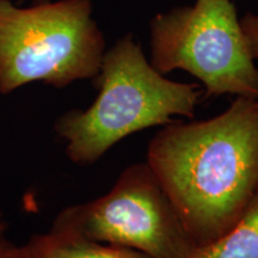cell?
Wrapping results in <instances>:
<instances>
[{"mask_svg":"<svg viewBox=\"0 0 258 258\" xmlns=\"http://www.w3.org/2000/svg\"><path fill=\"white\" fill-rule=\"evenodd\" d=\"M151 63L166 74L185 71L206 96L258 98V69L232 0H196L151 22Z\"/></svg>","mask_w":258,"mask_h":258,"instance_id":"obj_4","label":"cell"},{"mask_svg":"<svg viewBox=\"0 0 258 258\" xmlns=\"http://www.w3.org/2000/svg\"><path fill=\"white\" fill-rule=\"evenodd\" d=\"M91 0L38 3L22 9L0 0V93L41 82L62 89L93 79L105 53Z\"/></svg>","mask_w":258,"mask_h":258,"instance_id":"obj_3","label":"cell"},{"mask_svg":"<svg viewBox=\"0 0 258 258\" xmlns=\"http://www.w3.org/2000/svg\"><path fill=\"white\" fill-rule=\"evenodd\" d=\"M240 25L251 55L256 60L258 59V15L246 14L240 19Z\"/></svg>","mask_w":258,"mask_h":258,"instance_id":"obj_8","label":"cell"},{"mask_svg":"<svg viewBox=\"0 0 258 258\" xmlns=\"http://www.w3.org/2000/svg\"><path fill=\"white\" fill-rule=\"evenodd\" d=\"M146 154L190 237L205 246L230 231L258 194V98L237 97L208 120L170 122Z\"/></svg>","mask_w":258,"mask_h":258,"instance_id":"obj_1","label":"cell"},{"mask_svg":"<svg viewBox=\"0 0 258 258\" xmlns=\"http://www.w3.org/2000/svg\"><path fill=\"white\" fill-rule=\"evenodd\" d=\"M12 258H151L128 247L115 246L73 232L51 227L35 234L22 246H17Z\"/></svg>","mask_w":258,"mask_h":258,"instance_id":"obj_6","label":"cell"},{"mask_svg":"<svg viewBox=\"0 0 258 258\" xmlns=\"http://www.w3.org/2000/svg\"><path fill=\"white\" fill-rule=\"evenodd\" d=\"M93 79L95 102L85 110L64 112L54 124L67 158L78 165H91L123 139L175 116L192 117L200 97L196 85L158 72L132 35L105 51Z\"/></svg>","mask_w":258,"mask_h":258,"instance_id":"obj_2","label":"cell"},{"mask_svg":"<svg viewBox=\"0 0 258 258\" xmlns=\"http://www.w3.org/2000/svg\"><path fill=\"white\" fill-rule=\"evenodd\" d=\"M17 246L6 237V225L0 215V258H12Z\"/></svg>","mask_w":258,"mask_h":258,"instance_id":"obj_9","label":"cell"},{"mask_svg":"<svg viewBox=\"0 0 258 258\" xmlns=\"http://www.w3.org/2000/svg\"><path fill=\"white\" fill-rule=\"evenodd\" d=\"M190 258H258V194L230 231L198 247Z\"/></svg>","mask_w":258,"mask_h":258,"instance_id":"obj_7","label":"cell"},{"mask_svg":"<svg viewBox=\"0 0 258 258\" xmlns=\"http://www.w3.org/2000/svg\"><path fill=\"white\" fill-rule=\"evenodd\" d=\"M51 227L151 258H190L198 250L146 160L125 167L101 198L64 208Z\"/></svg>","mask_w":258,"mask_h":258,"instance_id":"obj_5","label":"cell"},{"mask_svg":"<svg viewBox=\"0 0 258 258\" xmlns=\"http://www.w3.org/2000/svg\"><path fill=\"white\" fill-rule=\"evenodd\" d=\"M49 2V0H34V4H38V3H46Z\"/></svg>","mask_w":258,"mask_h":258,"instance_id":"obj_10","label":"cell"}]
</instances>
